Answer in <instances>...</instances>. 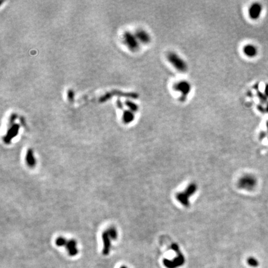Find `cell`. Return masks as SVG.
Returning <instances> with one entry per match:
<instances>
[{
    "label": "cell",
    "instance_id": "obj_25",
    "mask_svg": "<svg viewBox=\"0 0 268 268\" xmlns=\"http://www.w3.org/2000/svg\"><path fill=\"white\" fill-rule=\"evenodd\" d=\"M120 268H127V267H126L125 266H122L120 267Z\"/></svg>",
    "mask_w": 268,
    "mask_h": 268
},
{
    "label": "cell",
    "instance_id": "obj_17",
    "mask_svg": "<svg viewBox=\"0 0 268 268\" xmlns=\"http://www.w3.org/2000/svg\"><path fill=\"white\" fill-rule=\"evenodd\" d=\"M247 263L249 266L253 267H256L259 266V261H258L254 257H248L247 259Z\"/></svg>",
    "mask_w": 268,
    "mask_h": 268
},
{
    "label": "cell",
    "instance_id": "obj_22",
    "mask_svg": "<svg viewBox=\"0 0 268 268\" xmlns=\"http://www.w3.org/2000/svg\"><path fill=\"white\" fill-rule=\"evenodd\" d=\"M264 93H265V94L266 95V96L268 97V84H266L265 90H264Z\"/></svg>",
    "mask_w": 268,
    "mask_h": 268
},
{
    "label": "cell",
    "instance_id": "obj_16",
    "mask_svg": "<svg viewBox=\"0 0 268 268\" xmlns=\"http://www.w3.org/2000/svg\"><path fill=\"white\" fill-rule=\"evenodd\" d=\"M110 238L112 240H116L117 238V232L114 227H110L107 230Z\"/></svg>",
    "mask_w": 268,
    "mask_h": 268
},
{
    "label": "cell",
    "instance_id": "obj_4",
    "mask_svg": "<svg viewBox=\"0 0 268 268\" xmlns=\"http://www.w3.org/2000/svg\"><path fill=\"white\" fill-rule=\"evenodd\" d=\"M256 178L250 174L245 175L242 176L238 182V187L247 191L253 190L257 186Z\"/></svg>",
    "mask_w": 268,
    "mask_h": 268
},
{
    "label": "cell",
    "instance_id": "obj_18",
    "mask_svg": "<svg viewBox=\"0 0 268 268\" xmlns=\"http://www.w3.org/2000/svg\"><path fill=\"white\" fill-rule=\"evenodd\" d=\"M67 243H68V241H67L64 237L62 236L59 237L55 241V243L56 246H66Z\"/></svg>",
    "mask_w": 268,
    "mask_h": 268
},
{
    "label": "cell",
    "instance_id": "obj_5",
    "mask_svg": "<svg viewBox=\"0 0 268 268\" xmlns=\"http://www.w3.org/2000/svg\"><path fill=\"white\" fill-rule=\"evenodd\" d=\"M123 40L124 42L130 50L136 52L139 49V41L136 35L130 32H126L123 35Z\"/></svg>",
    "mask_w": 268,
    "mask_h": 268
},
{
    "label": "cell",
    "instance_id": "obj_23",
    "mask_svg": "<svg viewBox=\"0 0 268 268\" xmlns=\"http://www.w3.org/2000/svg\"><path fill=\"white\" fill-rule=\"evenodd\" d=\"M266 111L267 112H268V102L266 104Z\"/></svg>",
    "mask_w": 268,
    "mask_h": 268
},
{
    "label": "cell",
    "instance_id": "obj_13",
    "mask_svg": "<svg viewBox=\"0 0 268 268\" xmlns=\"http://www.w3.org/2000/svg\"><path fill=\"white\" fill-rule=\"evenodd\" d=\"M26 161L28 166H29L30 168H34L35 166L36 160L34 156V153L32 149L28 150L26 157Z\"/></svg>",
    "mask_w": 268,
    "mask_h": 268
},
{
    "label": "cell",
    "instance_id": "obj_2",
    "mask_svg": "<svg viewBox=\"0 0 268 268\" xmlns=\"http://www.w3.org/2000/svg\"><path fill=\"white\" fill-rule=\"evenodd\" d=\"M167 59L174 68L179 72L184 73L187 70L186 62L174 52H171L167 55Z\"/></svg>",
    "mask_w": 268,
    "mask_h": 268
},
{
    "label": "cell",
    "instance_id": "obj_15",
    "mask_svg": "<svg viewBox=\"0 0 268 268\" xmlns=\"http://www.w3.org/2000/svg\"><path fill=\"white\" fill-rule=\"evenodd\" d=\"M126 105L129 108V110L132 111V112H136V111H138L139 106H137V105L136 103H134L132 101H126Z\"/></svg>",
    "mask_w": 268,
    "mask_h": 268
},
{
    "label": "cell",
    "instance_id": "obj_8",
    "mask_svg": "<svg viewBox=\"0 0 268 268\" xmlns=\"http://www.w3.org/2000/svg\"><path fill=\"white\" fill-rule=\"evenodd\" d=\"M102 239L103 242V250L102 254L105 256H107L109 254L111 251V238L107 231H105L102 234Z\"/></svg>",
    "mask_w": 268,
    "mask_h": 268
},
{
    "label": "cell",
    "instance_id": "obj_9",
    "mask_svg": "<svg viewBox=\"0 0 268 268\" xmlns=\"http://www.w3.org/2000/svg\"><path fill=\"white\" fill-rule=\"evenodd\" d=\"M19 129H20V126L17 125V124H14V125H13L10 129H9L6 133V136L3 139L5 143H6V144L10 143L12 139L17 135Z\"/></svg>",
    "mask_w": 268,
    "mask_h": 268
},
{
    "label": "cell",
    "instance_id": "obj_11",
    "mask_svg": "<svg viewBox=\"0 0 268 268\" xmlns=\"http://www.w3.org/2000/svg\"><path fill=\"white\" fill-rule=\"evenodd\" d=\"M243 52L245 55L250 58H253L257 54V49L255 45L252 44H247L243 47Z\"/></svg>",
    "mask_w": 268,
    "mask_h": 268
},
{
    "label": "cell",
    "instance_id": "obj_19",
    "mask_svg": "<svg viewBox=\"0 0 268 268\" xmlns=\"http://www.w3.org/2000/svg\"><path fill=\"white\" fill-rule=\"evenodd\" d=\"M257 96H258V98H260V101L262 102V103H266V102H267V96H266V95L265 94H263V93H261V91H257Z\"/></svg>",
    "mask_w": 268,
    "mask_h": 268
},
{
    "label": "cell",
    "instance_id": "obj_14",
    "mask_svg": "<svg viewBox=\"0 0 268 268\" xmlns=\"http://www.w3.org/2000/svg\"><path fill=\"white\" fill-rule=\"evenodd\" d=\"M134 119H135V116H134L132 111L129 110L123 112L122 119L125 123H129L132 122L134 120Z\"/></svg>",
    "mask_w": 268,
    "mask_h": 268
},
{
    "label": "cell",
    "instance_id": "obj_12",
    "mask_svg": "<svg viewBox=\"0 0 268 268\" xmlns=\"http://www.w3.org/2000/svg\"><path fill=\"white\" fill-rule=\"evenodd\" d=\"M76 245H77V243L75 240H70L68 241V243L66 245V248L70 256H75L78 254V250L76 248Z\"/></svg>",
    "mask_w": 268,
    "mask_h": 268
},
{
    "label": "cell",
    "instance_id": "obj_24",
    "mask_svg": "<svg viewBox=\"0 0 268 268\" xmlns=\"http://www.w3.org/2000/svg\"><path fill=\"white\" fill-rule=\"evenodd\" d=\"M266 127L267 129V132H268V120L266 122Z\"/></svg>",
    "mask_w": 268,
    "mask_h": 268
},
{
    "label": "cell",
    "instance_id": "obj_7",
    "mask_svg": "<svg viewBox=\"0 0 268 268\" xmlns=\"http://www.w3.org/2000/svg\"><path fill=\"white\" fill-rule=\"evenodd\" d=\"M262 6L259 3H253L249 8V16L253 20H256L261 16L262 12Z\"/></svg>",
    "mask_w": 268,
    "mask_h": 268
},
{
    "label": "cell",
    "instance_id": "obj_10",
    "mask_svg": "<svg viewBox=\"0 0 268 268\" xmlns=\"http://www.w3.org/2000/svg\"><path fill=\"white\" fill-rule=\"evenodd\" d=\"M135 35L137 37L139 41L143 44H148L151 41L150 35L144 30H138Z\"/></svg>",
    "mask_w": 268,
    "mask_h": 268
},
{
    "label": "cell",
    "instance_id": "obj_3",
    "mask_svg": "<svg viewBox=\"0 0 268 268\" xmlns=\"http://www.w3.org/2000/svg\"><path fill=\"white\" fill-rule=\"evenodd\" d=\"M171 248L172 250L177 253L178 256L173 260H168L166 259L164 260V265L168 268H176L183 265L185 262V258L184 255L181 252L179 246L176 243H173L171 245Z\"/></svg>",
    "mask_w": 268,
    "mask_h": 268
},
{
    "label": "cell",
    "instance_id": "obj_20",
    "mask_svg": "<svg viewBox=\"0 0 268 268\" xmlns=\"http://www.w3.org/2000/svg\"><path fill=\"white\" fill-rule=\"evenodd\" d=\"M257 109H258V110H259L260 112H261L262 113H265L266 112V108H264L263 106H261V105H260V106H257Z\"/></svg>",
    "mask_w": 268,
    "mask_h": 268
},
{
    "label": "cell",
    "instance_id": "obj_21",
    "mask_svg": "<svg viewBox=\"0 0 268 268\" xmlns=\"http://www.w3.org/2000/svg\"><path fill=\"white\" fill-rule=\"evenodd\" d=\"M266 137V133L265 132H261L260 134V140L264 139Z\"/></svg>",
    "mask_w": 268,
    "mask_h": 268
},
{
    "label": "cell",
    "instance_id": "obj_1",
    "mask_svg": "<svg viewBox=\"0 0 268 268\" xmlns=\"http://www.w3.org/2000/svg\"><path fill=\"white\" fill-rule=\"evenodd\" d=\"M197 189V186L195 183H190L184 191L178 193L176 198L182 206L188 207L190 205L189 198L196 193Z\"/></svg>",
    "mask_w": 268,
    "mask_h": 268
},
{
    "label": "cell",
    "instance_id": "obj_6",
    "mask_svg": "<svg viewBox=\"0 0 268 268\" xmlns=\"http://www.w3.org/2000/svg\"><path fill=\"white\" fill-rule=\"evenodd\" d=\"M175 90L179 92L183 96H187L191 91V85L189 82L183 80L176 83L174 86Z\"/></svg>",
    "mask_w": 268,
    "mask_h": 268
}]
</instances>
